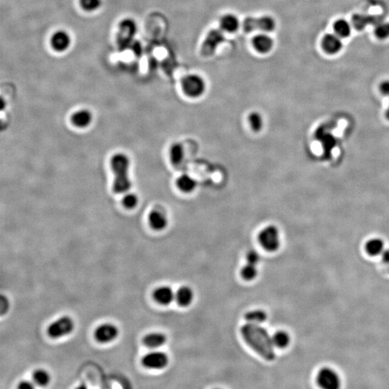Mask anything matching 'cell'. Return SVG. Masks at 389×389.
I'll list each match as a JSON object with an SVG mask.
<instances>
[{"label": "cell", "instance_id": "1", "mask_svg": "<svg viewBox=\"0 0 389 389\" xmlns=\"http://www.w3.org/2000/svg\"><path fill=\"white\" fill-rule=\"evenodd\" d=\"M241 334L252 350L268 361L276 359V351L272 337L260 324L247 322L241 327Z\"/></svg>", "mask_w": 389, "mask_h": 389}, {"label": "cell", "instance_id": "2", "mask_svg": "<svg viewBox=\"0 0 389 389\" xmlns=\"http://www.w3.org/2000/svg\"><path fill=\"white\" fill-rule=\"evenodd\" d=\"M111 168L114 173L112 190L116 194H126L131 187L129 178L130 160L124 154H116L112 157Z\"/></svg>", "mask_w": 389, "mask_h": 389}, {"label": "cell", "instance_id": "3", "mask_svg": "<svg viewBox=\"0 0 389 389\" xmlns=\"http://www.w3.org/2000/svg\"><path fill=\"white\" fill-rule=\"evenodd\" d=\"M181 88L187 97L197 99L203 96L207 86L205 80L201 76L197 74H190L182 79Z\"/></svg>", "mask_w": 389, "mask_h": 389}, {"label": "cell", "instance_id": "4", "mask_svg": "<svg viewBox=\"0 0 389 389\" xmlns=\"http://www.w3.org/2000/svg\"><path fill=\"white\" fill-rule=\"evenodd\" d=\"M259 243L267 252H276L281 247V234L277 226L268 225L258 234Z\"/></svg>", "mask_w": 389, "mask_h": 389}, {"label": "cell", "instance_id": "5", "mask_svg": "<svg viewBox=\"0 0 389 389\" xmlns=\"http://www.w3.org/2000/svg\"><path fill=\"white\" fill-rule=\"evenodd\" d=\"M242 27L246 33H252L257 30L270 33L276 29V22L273 17L269 15L248 17L244 19Z\"/></svg>", "mask_w": 389, "mask_h": 389}, {"label": "cell", "instance_id": "6", "mask_svg": "<svg viewBox=\"0 0 389 389\" xmlns=\"http://www.w3.org/2000/svg\"><path fill=\"white\" fill-rule=\"evenodd\" d=\"M226 41L224 32L221 29H212L202 41L200 54L203 57H210L215 54L218 46Z\"/></svg>", "mask_w": 389, "mask_h": 389}, {"label": "cell", "instance_id": "7", "mask_svg": "<svg viewBox=\"0 0 389 389\" xmlns=\"http://www.w3.org/2000/svg\"><path fill=\"white\" fill-rule=\"evenodd\" d=\"M75 328L73 320L69 316H62L50 324L48 334L51 338L57 339L72 333Z\"/></svg>", "mask_w": 389, "mask_h": 389}, {"label": "cell", "instance_id": "8", "mask_svg": "<svg viewBox=\"0 0 389 389\" xmlns=\"http://www.w3.org/2000/svg\"><path fill=\"white\" fill-rule=\"evenodd\" d=\"M316 382L321 388L337 389L340 388L341 380L338 374L330 368H323L318 373Z\"/></svg>", "mask_w": 389, "mask_h": 389}, {"label": "cell", "instance_id": "9", "mask_svg": "<svg viewBox=\"0 0 389 389\" xmlns=\"http://www.w3.org/2000/svg\"><path fill=\"white\" fill-rule=\"evenodd\" d=\"M51 49L56 53H64L70 49L72 38L70 33L64 30H58L51 35L49 40Z\"/></svg>", "mask_w": 389, "mask_h": 389}, {"label": "cell", "instance_id": "10", "mask_svg": "<svg viewBox=\"0 0 389 389\" xmlns=\"http://www.w3.org/2000/svg\"><path fill=\"white\" fill-rule=\"evenodd\" d=\"M143 366L146 369L161 370L167 367L169 363L168 355L163 352L153 351L147 353L141 360Z\"/></svg>", "mask_w": 389, "mask_h": 389}, {"label": "cell", "instance_id": "11", "mask_svg": "<svg viewBox=\"0 0 389 389\" xmlns=\"http://www.w3.org/2000/svg\"><path fill=\"white\" fill-rule=\"evenodd\" d=\"M118 328L112 324H103L95 331V337L100 343H107L116 339L118 335Z\"/></svg>", "mask_w": 389, "mask_h": 389}, {"label": "cell", "instance_id": "12", "mask_svg": "<svg viewBox=\"0 0 389 389\" xmlns=\"http://www.w3.org/2000/svg\"><path fill=\"white\" fill-rule=\"evenodd\" d=\"M149 226L157 231H163L167 227L169 223L168 217L162 210L155 209L149 213L148 216Z\"/></svg>", "mask_w": 389, "mask_h": 389}, {"label": "cell", "instance_id": "13", "mask_svg": "<svg viewBox=\"0 0 389 389\" xmlns=\"http://www.w3.org/2000/svg\"><path fill=\"white\" fill-rule=\"evenodd\" d=\"M252 44L257 52L265 54L271 52L274 46V41L269 35L260 33L252 38Z\"/></svg>", "mask_w": 389, "mask_h": 389}, {"label": "cell", "instance_id": "14", "mask_svg": "<svg viewBox=\"0 0 389 389\" xmlns=\"http://www.w3.org/2000/svg\"><path fill=\"white\" fill-rule=\"evenodd\" d=\"M176 187L184 194H191L194 193L197 187V182L191 175L184 174L180 175L177 178Z\"/></svg>", "mask_w": 389, "mask_h": 389}, {"label": "cell", "instance_id": "15", "mask_svg": "<svg viewBox=\"0 0 389 389\" xmlns=\"http://www.w3.org/2000/svg\"><path fill=\"white\" fill-rule=\"evenodd\" d=\"M323 49L329 54H335L340 52L342 48V42L337 34L329 33L323 38Z\"/></svg>", "mask_w": 389, "mask_h": 389}, {"label": "cell", "instance_id": "16", "mask_svg": "<svg viewBox=\"0 0 389 389\" xmlns=\"http://www.w3.org/2000/svg\"><path fill=\"white\" fill-rule=\"evenodd\" d=\"M153 298L157 303L163 306L170 304L175 298L173 289L169 286H161L154 292Z\"/></svg>", "mask_w": 389, "mask_h": 389}, {"label": "cell", "instance_id": "17", "mask_svg": "<svg viewBox=\"0 0 389 389\" xmlns=\"http://www.w3.org/2000/svg\"><path fill=\"white\" fill-rule=\"evenodd\" d=\"M72 124L79 128H85L89 126L93 121V115L90 110L82 109L77 110L71 117Z\"/></svg>", "mask_w": 389, "mask_h": 389}, {"label": "cell", "instance_id": "18", "mask_svg": "<svg viewBox=\"0 0 389 389\" xmlns=\"http://www.w3.org/2000/svg\"><path fill=\"white\" fill-rule=\"evenodd\" d=\"M220 27L224 33H234L239 30L240 21L234 14H226L220 20Z\"/></svg>", "mask_w": 389, "mask_h": 389}, {"label": "cell", "instance_id": "19", "mask_svg": "<svg viewBox=\"0 0 389 389\" xmlns=\"http://www.w3.org/2000/svg\"><path fill=\"white\" fill-rule=\"evenodd\" d=\"M169 157L172 165L174 166L181 165L186 158V149L183 144L176 142L172 144L169 150Z\"/></svg>", "mask_w": 389, "mask_h": 389}, {"label": "cell", "instance_id": "20", "mask_svg": "<svg viewBox=\"0 0 389 389\" xmlns=\"http://www.w3.org/2000/svg\"><path fill=\"white\" fill-rule=\"evenodd\" d=\"M194 298V291L188 286H183L175 293V299L178 305L187 307L192 303Z\"/></svg>", "mask_w": 389, "mask_h": 389}, {"label": "cell", "instance_id": "21", "mask_svg": "<svg viewBox=\"0 0 389 389\" xmlns=\"http://www.w3.org/2000/svg\"><path fill=\"white\" fill-rule=\"evenodd\" d=\"M166 341L167 337L165 334L160 332H152L146 334L143 339V343L147 348L156 349L163 346Z\"/></svg>", "mask_w": 389, "mask_h": 389}, {"label": "cell", "instance_id": "22", "mask_svg": "<svg viewBox=\"0 0 389 389\" xmlns=\"http://www.w3.org/2000/svg\"><path fill=\"white\" fill-rule=\"evenodd\" d=\"M249 125L253 132L259 133L265 126V119L262 113L258 111H252L247 117Z\"/></svg>", "mask_w": 389, "mask_h": 389}, {"label": "cell", "instance_id": "23", "mask_svg": "<svg viewBox=\"0 0 389 389\" xmlns=\"http://www.w3.org/2000/svg\"><path fill=\"white\" fill-rule=\"evenodd\" d=\"M384 250V243L381 239H372L366 244V251L371 256L382 255Z\"/></svg>", "mask_w": 389, "mask_h": 389}, {"label": "cell", "instance_id": "24", "mask_svg": "<svg viewBox=\"0 0 389 389\" xmlns=\"http://www.w3.org/2000/svg\"><path fill=\"white\" fill-rule=\"evenodd\" d=\"M275 347L284 349L289 346L291 342V337L286 331H278L272 336Z\"/></svg>", "mask_w": 389, "mask_h": 389}, {"label": "cell", "instance_id": "25", "mask_svg": "<svg viewBox=\"0 0 389 389\" xmlns=\"http://www.w3.org/2000/svg\"><path fill=\"white\" fill-rule=\"evenodd\" d=\"M244 317L247 322L260 324L266 321L268 319V314L263 310H252L246 313Z\"/></svg>", "mask_w": 389, "mask_h": 389}, {"label": "cell", "instance_id": "26", "mask_svg": "<svg viewBox=\"0 0 389 389\" xmlns=\"http://www.w3.org/2000/svg\"><path fill=\"white\" fill-rule=\"evenodd\" d=\"M334 30L335 34L342 38H347L351 33V25L348 21L339 19L334 22Z\"/></svg>", "mask_w": 389, "mask_h": 389}, {"label": "cell", "instance_id": "27", "mask_svg": "<svg viewBox=\"0 0 389 389\" xmlns=\"http://www.w3.org/2000/svg\"><path fill=\"white\" fill-rule=\"evenodd\" d=\"M119 28L127 36L133 37L137 31V25L132 19L126 18L120 21Z\"/></svg>", "mask_w": 389, "mask_h": 389}, {"label": "cell", "instance_id": "28", "mask_svg": "<svg viewBox=\"0 0 389 389\" xmlns=\"http://www.w3.org/2000/svg\"><path fill=\"white\" fill-rule=\"evenodd\" d=\"M79 5L86 12H94L102 7V0H78Z\"/></svg>", "mask_w": 389, "mask_h": 389}, {"label": "cell", "instance_id": "29", "mask_svg": "<svg viewBox=\"0 0 389 389\" xmlns=\"http://www.w3.org/2000/svg\"><path fill=\"white\" fill-rule=\"evenodd\" d=\"M373 17L366 14H356L353 17V25L358 30H363L373 22Z\"/></svg>", "mask_w": 389, "mask_h": 389}, {"label": "cell", "instance_id": "30", "mask_svg": "<svg viewBox=\"0 0 389 389\" xmlns=\"http://www.w3.org/2000/svg\"><path fill=\"white\" fill-rule=\"evenodd\" d=\"M240 274L244 281H253L258 275L257 265L247 263L241 270Z\"/></svg>", "mask_w": 389, "mask_h": 389}, {"label": "cell", "instance_id": "31", "mask_svg": "<svg viewBox=\"0 0 389 389\" xmlns=\"http://www.w3.org/2000/svg\"><path fill=\"white\" fill-rule=\"evenodd\" d=\"M33 381L37 385L41 387H45L50 382V376L47 371L44 370H36L33 375Z\"/></svg>", "mask_w": 389, "mask_h": 389}, {"label": "cell", "instance_id": "32", "mask_svg": "<svg viewBox=\"0 0 389 389\" xmlns=\"http://www.w3.org/2000/svg\"><path fill=\"white\" fill-rule=\"evenodd\" d=\"M122 202H123V206L125 208L131 210V209L135 208L137 206L138 203H139V197L136 194L126 193L123 197Z\"/></svg>", "mask_w": 389, "mask_h": 389}, {"label": "cell", "instance_id": "33", "mask_svg": "<svg viewBox=\"0 0 389 389\" xmlns=\"http://www.w3.org/2000/svg\"><path fill=\"white\" fill-rule=\"evenodd\" d=\"M375 34L379 39L389 38V22H380L375 29Z\"/></svg>", "mask_w": 389, "mask_h": 389}, {"label": "cell", "instance_id": "34", "mask_svg": "<svg viewBox=\"0 0 389 389\" xmlns=\"http://www.w3.org/2000/svg\"><path fill=\"white\" fill-rule=\"evenodd\" d=\"M260 259H261V257H260V254L255 250L249 251L246 255V260H247V263H250V264L257 265L260 263Z\"/></svg>", "mask_w": 389, "mask_h": 389}, {"label": "cell", "instance_id": "35", "mask_svg": "<svg viewBox=\"0 0 389 389\" xmlns=\"http://www.w3.org/2000/svg\"><path fill=\"white\" fill-rule=\"evenodd\" d=\"M380 91L384 96H389V80L383 82L381 84Z\"/></svg>", "mask_w": 389, "mask_h": 389}, {"label": "cell", "instance_id": "36", "mask_svg": "<svg viewBox=\"0 0 389 389\" xmlns=\"http://www.w3.org/2000/svg\"><path fill=\"white\" fill-rule=\"evenodd\" d=\"M17 387L20 389H31L34 387V386L32 383L25 381V382H21Z\"/></svg>", "mask_w": 389, "mask_h": 389}, {"label": "cell", "instance_id": "37", "mask_svg": "<svg viewBox=\"0 0 389 389\" xmlns=\"http://www.w3.org/2000/svg\"><path fill=\"white\" fill-rule=\"evenodd\" d=\"M383 263L388 265L389 264V250H384L382 254Z\"/></svg>", "mask_w": 389, "mask_h": 389}, {"label": "cell", "instance_id": "38", "mask_svg": "<svg viewBox=\"0 0 389 389\" xmlns=\"http://www.w3.org/2000/svg\"><path fill=\"white\" fill-rule=\"evenodd\" d=\"M386 117H387V118L389 120V107L387 109V112H386Z\"/></svg>", "mask_w": 389, "mask_h": 389}, {"label": "cell", "instance_id": "39", "mask_svg": "<svg viewBox=\"0 0 389 389\" xmlns=\"http://www.w3.org/2000/svg\"><path fill=\"white\" fill-rule=\"evenodd\" d=\"M388 267H389V264L388 265Z\"/></svg>", "mask_w": 389, "mask_h": 389}]
</instances>
